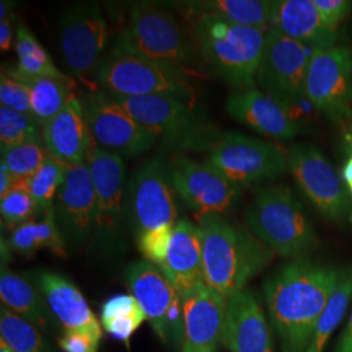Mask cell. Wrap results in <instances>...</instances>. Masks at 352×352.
Wrapping results in <instances>:
<instances>
[{
  "mask_svg": "<svg viewBox=\"0 0 352 352\" xmlns=\"http://www.w3.org/2000/svg\"><path fill=\"white\" fill-rule=\"evenodd\" d=\"M14 80L23 82L30 90L32 116L39 126H46L51 119L63 110L64 106L74 97L72 81L51 77H28L14 69H6Z\"/></svg>",
  "mask_w": 352,
  "mask_h": 352,
  "instance_id": "obj_29",
  "label": "cell"
},
{
  "mask_svg": "<svg viewBox=\"0 0 352 352\" xmlns=\"http://www.w3.org/2000/svg\"><path fill=\"white\" fill-rule=\"evenodd\" d=\"M96 192V226L93 238L102 250L118 248L126 218V167L122 155L94 145L87 160Z\"/></svg>",
  "mask_w": 352,
  "mask_h": 352,
  "instance_id": "obj_9",
  "label": "cell"
},
{
  "mask_svg": "<svg viewBox=\"0 0 352 352\" xmlns=\"http://www.w3.org/2000/svg\"><path fill=\"white\" fill-rule=\"evenodd\" d=\"M314 3L324 23L333 30H337L352 8L349 0H314Z\"/></svg>",
  "mask_w": 352,
  "mask_h": 352,
  "instance_id": "obj_41",
  "label": "cell"
},
{
  "mask_svg": "<svg viewBox=\"0 0 352 352\" xmlns=\"http://www.w3.org/2000/svg\"><path fill=\"white\" fill-rule=\"evenodd\" d=\"M182 296L204 282L202 235L188 219L176 222L166 263L161 267Z\"/></svg>",
  "mask_w": 352,
  "mask_h": 352,
  "instance_id": "obj_23",
  "label": "cell"
},
{
  "mask_svg": "<svg viewBox=\"0 0 352 352\" xmlns=\"http://www.w3.org/2000/svg\"><path fill=\"white\" fill-rule=\"evenodd\" d=\"M56 222L64 239L82 244L96 226V192L88 164L67 166L63 184L54 202Z\"/></svg>",
  "mask_w": 352,
  "mask_h": 352,
  "instance_id": "obj_18",
  "label": "cell"
},
{
  "mask_svg": "<svg viewBox=\"0 0 352 352\" xmlns=\"http://www.w3.org/2000/svg\"><path fill=\"white\" fill-rule=\"evenodd\" d=\"M227 113L241 124L272 139H294L299 126L287 106L258 89L236 91L228 97Z\"/></svg>",
  "mask_w": 352,
  "mask_h": 352,
  "instance_id": "obj_21",
  "label": "cell"
},
{
  "mask_svg": "<svg viewBox=\"0 0 352 352\" xmlns=\"http://www.w3.org/2000/svg\"><path fill=\"white\" fill-rule=\"evenodd\" d=\"M168 168L176 193L199 217L221 215L239 201L241 187L209 162L177 157Z\"/></svg>",
  "mask_w": 352,
  "mask_h": 352,
  "instance_id": "obj_16",
  "label": "cell"
},
{
  "mask_svg": "<svg viewBox=\"0 0 352 352\" xmlns=\"http://www.w3.org/2000/svg\"><path fill=\"white\" fill-rule=\"evenodd\" d=\"M349 188V190H350V195L352 196V186H350V187H347Z\"/></svg>",
  "mask_w": 352,
  "mask_h": 352,
  "instance_id": "obj_48",
  "label": "cell"
},
{
  "mask_svg": "<svg viewBox=\"0 0 352 352\" xmlns=\"http://www.w3.org/2000/svg\"><path fill=\"white\" fill-rule=\"evenodd\" d=\"M336 352H352V312L349 318L347 327H344V330L340 336Z\"/></svg>",
  "mask_w": 352,
  "mask_h": 352,
  "instance_id": "obj_43",
  "label": "cell"
},
{
  "mask_svg": "<svg viewBox=\"0 0 352 352\" xmlns=\"http://www.w3.org/2000/svg\"><path fill=\"white\" fill-rule=\"evenodd\" d=\"M93 141L119 155L136 157L149 151L157 138L133 119L107 91H94L82 100Z\"/></svg>",
  "mask_w": 352,
  "mask_h": 352,
  "instance_id": "obj_15",
  "label": "cell"
},
{
  "mask_svg": "<svg viewBox=\"0 0 352 352\" xmlns=\"http://www.w3.org/2000/svg\"><path fill=\"white\" fill-rule=\"evenodd\" d=\"M0 337L13 352H47L38 327L1 305Z\"/></svg>",
  "mask_w": 352,
  "mask_h": 352,
  "instance_id": "obj_33",
  "label": "cell"
},
{
  "mask_svg": "<svg viewBox=\"0 0 352 352\" xmlns=\"http://www.w3.org/2000/svg\"><path fill=\"white\" fill-rule=\"evenodd\" d=\"M102 333L91 330H65L59 340V347L63 352H98Z\"/></svg>",
  "mask_w": 352,
  "mask_h": 352,
  "instance_id": "obj_40",
  "label": "cell"
},
{
  "mask_svg": "<svg viewBox=\"0 0 352 352\" xmlns=\"http://www.w3.org/2000/svg\"><path fill=\"white\" fill-rule=\"evenodd\" d=\"M126 277L131 295L139 302L155 336L164 344L182 346L183 296L164 270L142 260L128 266Z\"/></svg>",
  "mask_w": 352,
  "mask_h": 352,
  "instance_id": "obj_8",
  "label": "cell"
},
{
  "mask_svg": "<svg viewBox=\"0 0 352 352\" xmlns=\"http://www.w3.org/2000/svg\"><path fill=\"white\" fill-rule=\"evenodd\" d=\"M342 276V269L298 258L265 282L267 312L282 352H307Z\"/></svg>",
  "mask_w": 352,
  "mask_h": 352,
  "instance_id": "obj_1",
  "label": "cell"
},
{
  "mask_svg": "<svg viewBox=\"0 0 352 352\" xmlns=\"http://www.w3.org/2000/svg\"><path fill=\"white\" fill-rule=\"evenodd\" d=\"M186 10L188 16H212L236 25L270 30L274 1L270 0H209L190 1Z\"/></svg>",
  "mask_w": 352,
  "mask_h": 352,
  "instance_id": "obj_26",
  "label": "cell"
},
{
  "mask_svg": "<svg viewBox=\"0 0 352 352\" xmlns=\"http://www.w3.org/2000/svg\"><path fill=\"white\" fill-rule=\"evenodd\" d=\"M16 177L11 175L4 167L0 170V197L4 196L10 189L12 188L13 184L16 183Z\"/></svg>",
  "mask_w": 352,
  "mask_h": 352,
  "instance_id": "obj_44",
  "label": "cell"
},
{
  "mask_svg": "<svg viewBox=\"0 0 352 352\" xmlns=\"http://www.w3.org/2000/svg\"><path fill=\"white\" fill-rule=\"evenodd\" d=\"M352 299V267L343 270L338 286L330 296L320 317L307 352H322L327 340L338 327Z\"/></svg>",
  "mask_w": 352,
  "mask_h": 352,
  "instance_id": "obj_32",
  "label": "cell"
},
{
  "mask_svg": "<svg viewBox=\"0 0 352 352\" xmlns=\"http://www.w3.org/2000/svg\"><path fill=\"white\" fill-rule=\"evenodd\" d=\"M100 321L102 329L113 340L128 343L146 321V316L133 295L120 294L103 302Z\"/></svg>",
  "mask_w": 352,
  "mask_h": 352,
  "instance_id": "obj_30",
  "label": "cell"
},
{
  "mask_svg": "<svg viewBox=\"0 0 352 352\" xmlns=\"http://www.w3.org/2000/svg\"><path fill=\"white\" fill-rule=\"evenodd\" d=\"M0 102L3 107L32 115L30 90L23 82L12 78L6 71H3L0 77Z\"/></svg>",
  "mask_w": 352,
  "mask_h": 352,
  "instance_id": "obj_39",
  "label": "cell"
},
{
  "mask_svg": "<svg viewBox=\"0 0 352 352\" xmlns=\"http://www.w3.org/2000/svg\"><path fill=\"white\" fill-rule=\"evenodd\" d=\"M342 179H343V182L347 184V187L352 186V155L349 157L347 162L343 166Z\"/></svg>",
  "mask_w": 352,
  "mask_h": 352,
  "instance_id": "obj_45",
  "label": "cell"
},
{
  "mask_svg": "<svg viewBox=\"0 0 352 352\" xmlns=\"http://www.w3.org/2000/svg\"><path fill=\"white\" fill-rule=\"evenodd\" d=\"M16 52L19 62L13 69L17 74L28 77L68 78L55 67L50 55L24 24H20L16 29Z\"/></svg>",
  "mask_w": 352,
  "mask_h": 352,
  "instance_id": "obj_31",
  "label": "cell"
},
{
  "mask_svg": "<svg viewBox=\"0 0 352 352\" xmlns=\"http://www.w3.org/2000/svg\"><path fill=\"white\" fill-rule=\"evenodd\" d=\"M113 50L146 58L184 71L201 59L197 42L173 13L151 4L133 6Z\"/></svg>",
  "mask_w": 352,
  "mask_h": 352,
  "instance_id": "obj_4",
  "label": "cell"
},
{
  "mask_svg": "<svg viewBox=\"0 0 352 352\" xmlns=\"http://www.w3.org/2000/svg\"><path fill=\"white\" fill-rule=\"evenodd\" d=\"M302 42L269 30L257 72V84L267 96L289 106L304 97V81L314 52Z\"/></svg>",
  "mask_w": 352,
  "mask_h": 352,
  "instance_id": "obj_14",
  "label": "cell"
},
{
  "mask_svg": "<svg viewBox=\"0 0 352 352\" xmlns=\"http://www.w3.org/2000/svg\"><path fill=\"white\" fill-rule=\"evenodd\" d=\"M43 145L42 126L32 115L0 107V148L8 149L17 145Z\"/></svg>",
  "mask_w": 352,
  "mask_h": 352,
  "instance_id": "obj_34",
  "label": "cell"
},
{
  "mask_svg": "<svg viewBox=\"0 0 352 352\" xmlns=\"http://www.w3.org/2000/svg\"><path fill=\"white\" fill-rule=\"evenodd\" d=\"M67 166L47 154L41 168L26 183L28 188L37 204L38 209L43 214L54 208L56 195L63 184Z\"/></svg>",
  "mask_w": 352,
  "mask_h": 352,
  "instance_id": "obj_35",
  "label": "cell"
},
{
  "mask_svg": "<svg viewBox=\"0 0 352 352\" xmlns=\"http://www.w3.org/2000/svg\"><path fill=\"white\" fill-rule=\"evenodd\" d=\"M227 299L204 282L183 296L182 352H218L222 344Z\"/></svg>",
  "mask_w": 352,
  "mask_h": 352,
  "instance_id": "obj_19",
  "label": "cell"
},
{
  "mask_svg": "<svg viewBox=\"0 0 352 352\" xmlns=\"http://www.w3.org/2000/svg\"><path fill=\"white\" fill-rule=\"evenodd\" d=\"M94 77L113 96H168L186 102L193 98V88L184 71L122 51L111 50L103 56Z\"/></svg>",
  "mask_w": 352,
  "mask_h": 352,
  "instance_id": "obj_7",
  "label": "cell"
},
{
  "mask_svg": "<svg viewBox=\"0 0 352 352\" xmlns=\"http://www.w3.org/2000/svg\"><path fill=\"white\" fill-rule=\"evenodd\" d=\"M344 149L349 155H352V124L349 126V129L344 135Z\"/></svg>",
  "mask_w": 352,
  "mask_h": 352,
  "instance_id": "obj_46",
  "label": "cell"
},
{
  "mask_svg": "<svg viewBox=\"0 0 352 352\" xmlns=\"http://www.w3.org/2000/svg\"><path fill=\"white\" fill-rule=\"evenodd\" d=\"M42 145L24 144L1 149V167L16 179H29L34 175L47 157Z\"/></svg>",
  "mask_w": 352,
  "mask_h": 352,
  "instance_id": "obj_37",
  "label": "cell"
},
{
  "mask_svg": "<svg viewBox=\"0 0 352 352\" xmlns=\"http://www.w3.org/2000/svg\"><path fill=\"white\" fill-rule=\"evenodd\" d=\"M208 162L239 187L277 177L289 167L277 145L231 132L215 140Z\"/></svg>",
  "mask_w": 352,
  "mask_h": 352,
  "instance_id": "obj_13",
  "label": "cell"
},
{
  "mask_svg": "<svg viewBox=\"0 0 352 352\" xmlns=\"http://www.w3.org/2000/svg\"><path fill=\"white\" fill-rule=\"evenodd\" d=\"M174 226H161L145 231L138 236L139 250L146 261L164 266L170 250Z\"/></svg>",
  "mask_w": 352,
  "mask_h": 352,
  "instance_id": "obj_38",
  "label": "cell"
},
{
  "mask_svg": "<svg viewBox=\"0 0 352 352\" xmlns=\"http://www.w3.org/2000/svg\"><path fill=\"white\" fill-rule=\"evenodd\" d=\"M270 30L315 49L331 47L337 41V30L324 23L314 0L274 1Z\"/></svg>",
  "mask_w": 352,
  "mask_h": 352,
  "instance_id": "obj_24",
  "label": "cell"
},
{
  "mask_svg": "<svg viewBox=\"0 0 352 352\" xmlns=\"http://www.w3.org/2000/svg\"><path fill=\"white\" fill-rule=\"evenodd\" d=\"M8 247L23 256H32L41 250H49L58 257H67L65 239L56 222L54 208L46 210L39 219H33L16 227L8 241Z\"/></svg>",
  "mask_w": 352,
  "mask_h": 352,
  "instance_id": "obj_28",
  "label": "cell"
},
{
  "mask_svg": "<svg viewBox=\"0 0 352 352\" xmlns=\"http://www.w3.org/2000/svg\"><path fill=\"white\" fill-rule=\"evenodd\" d=\"M26 180L17 179L12 188L0 197L1 221L8 226H20L42 215L29 192Z\"/></svg>",
  "mask_w": 352,
  "mask_h": 352,
  "instance_id": "obj_36",
  "label": "cell"
},
{
  "mask_svg": "<svg viewBox=\"0 0 352 352\" xmlns=\"http://www.w3.org/2000/svg\"><path fill=\"white\" fill-rule=\"evenodd\" d=\"M64 62L76 76L96 72L109 41V25L97 4H77L59 23Z\"/></svg>",
  "mask_w": 352,
  "mask_h": 352,
  "instance_id": "obj_17",
  "label": "cell"
},
{
  "mask_svg": "<svg viewBox=\"0 0 352 352\" xmlns=\"http://www.w3.org/2000/svg\"><path fill=\"white\" fill-rule=\"evenodd\" d=\"M304 97L333 122L351 118V49L334 45L314 52L304 81Z\"/></svg>",
  "mask_w": 352,
  "mask_h": 352,
  "instance_id": "obj_12",
  "label": "cell"
},
{
  "mask_svg": "<svg viewBox=\"0 0 352 352\" xmlns=\"http://www.w3.org/2000/svg\"><path fill=\"white\" fill-rule=\"evenodd\" d=\"M202 62L230 85L254 89L267 32L212 16H189Z\"/></svg>",
  "mask_w": 352,
  "mask_h": 352,
  "instance_id": "obj_3",
  "label": "cell"
},
{
  "mask_svg": "<svg viewBox=\"0 0 352 352\" xmlns=\"http://www.w3.org/2000/svg\"><path fill=\"white\" fill-rule=\"evenodd\" d=\"M113 97L136 122L173 149L209 151L219 136L192 102L168 96Z\"/></svg>",
  "mask_w": 352,
  "mask_h": 352,
  "instance_id": "obj_6",
  "label": "cell"
},
{
  "mask_svg": "<svg viewBox=\"0 0 352 352\" xmlns=\"http://www.w3.org/2000/svg\"><path fill=\"white\" fill-rule=\"evenodd\" d=\"M202 235L204 283L230 299L272 263L274 253L252 232L222 215L199 217Z\"/></svg>",
  "mask_w": 352,
  "mask_h": 352,
  "instance_id": "obj_2",
  "label": "cell"
},
{
  "mask_svg": "<svg viewBox=\"0 0 352 352\" xmlns=\"http://www.w3.org/2000/svg\"><path fill=\"white\" fill-rule=\"evenodd\" d=\"M0 299L6 308L24 317L36 327H45L52 318L50 308L39 289L28 279L1 264Z\"/></svg>",
  "mask_w": 352,
  "mask_h": 352,
  "instance_id": "obj_27",
  "label": "cell"
},
{
  "mask_svg": "<svg viewBox=\"0 0 352 352\" xmlns=\"http://www.w3.org/2000/svg\"><path fill=\"white\" fill-rule=\"evenodd\" d=\"M38 289L52 316L65 330H91L102 333L101 321L90 309L87 299L75 285L60 274L42 272L37 276Z\"/></svg>",
  "mask_w": 352,
  "mask_h": 352,
  "instance_id": "obj_25",
  "label": "cell"
},
{
  "mask_svg": "<svg viewBox=\"0 0 352 352\" xmlns=\"http://www.w3.org/2000/svg\"><path fill=\"white\" fill-rule=\"evenodd\" d=\"M45 149L65 166L87 164L94 145L85 119L82 102L74 96L63 110L42 128Z\"/></svg>",
  "mask_w": 352,
  "mask_h": 352,
  "instance_id": "obj_22",
  "label": "cell"
},
{
  "mask_svg": "<svg viewBox=\"0 0 352 352\" xmlns=\"http://www.w3.org/2000/svg\"><path fill=\"white\" fill-rule=\"evenodd\" d=\"M245 221L252 234L282 257H302L318 243L302 204L286 186L261 189Z\"/></svg>",
  "mask_w": 352,
  "mask_h": 352,
  "instance_id": "obj_5",
  "label": "cell"
},
{
  "mask_svg": "<svg viewBox=\"0 0 352 352\" xmlns=\"http://www.w3.org/2000/svg\"><path fill=\"white\" fill-rule=\"evenodd\" d=\"M0 4V49L8 51L11 49L13 39L12 3L1 0Z\"/></svg>",
  "mask_w": 352,
  "mask_h": 352,
  "instance_id": "obj_42",
  "label": "cell"
},
{
  "mask_svg": "<svg viewBox=\"0 0 352 352\" xmlns=\"http://www.w3.org/2000/svg\"><path fill=\"white\" fill-rule=\"evenodd\" d=\"M0 352H13L6 343H3V342H0Z\"/></svg>",
  "mask_w": 352,
  "mask_h": 352,
  "instance_id": "obj_47",
  "label": "cell"
},
{
  "mask_svg": "<svg viewBox=\"0 0 352 352\" xmlns=\"http://www.w3.org/2000/svg\"><path fill=\"white\" fill-rule=\"evenodd\" d=\"M287 162L298 187L320 214L338 225H352L350 190L321 151L312 145H294Z\"/></svg>",
  "mask_w": 352,
  "mask_h": 352,
  "instance_id": "obj_10",
  "label": "cell"
},
{
  "mask_svg": "<svg viewBox=\"0 0 352 352\" xmlns=\"http://www.w3.org/2000/svg\"><path fill=\"white\" fill-rule=\"evenodd\" d=\"M222 346L230 352H276L264 309L250 289L227 299Z\"/></svg>",
  "mask_w": 352,
  "mask_h": 352,
  "instance_id": "obj_20",
  "label": "cell"
},
{
  "mask_svg": "<svg viewBox=\"0 0 352 352\" xmlns=\"http://www.w3.org/2000/svg\"><path fill=\"white\" fill-rule=\"evenodd\" d=\"M175 189L170 168L160 158L141 164L126 184L124 208L128 223L140 234L161 226H175Z\"/></svg>",
  "mask_w": 352,
  "mask_h": 352,
  "instance_id": "obj_11",
  "label": "cell"
}]
</instances>
